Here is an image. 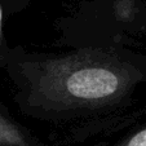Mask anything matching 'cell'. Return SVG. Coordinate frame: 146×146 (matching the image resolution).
Wrapping results in <instances>:
<instances>
[{"label":"cell","mask_w":146,"mask_h":146,"mask_svg":"<svg viewBox=\"0 0 146 146\" xmlns=\"http://www.w3.org/2000/svg\"><path fill=\"white\" fill-rule=\"evenodd\" d=\"M138 71L100 53L56 58L35 72L33 93L38 101L58 108H97L124 96Z\"/></svg>","instance_id":"cell-1"},{"label":"cell","mask_w":146,"mask_h":146,"mask_svg":"<svg viewBox=\"0 0 146 146\" xmlns=\"http://www.w3.org/2000/svg\"><path fill=\"white\" fill-rule=\"evenodd\" d=\"M0 146H30L22 131L3 115H0Z\"/></svg>","instance_id":"cell-2"},{"label":"cell","mask_w":146,"mask_h":146,"mask_svg":"<svg viewBox=\"0 0 146 146\" xmlns=\"http://www.w3.org/2000/svg\"><path fill=\"white\" fill-rule=\"evenodd\" d=\"M116 146H146V127L141 131L136 132L123 142L118 143Z\"/></svg>","instance_id":"cell-3"},{"label":"cell","mask_w":146,"mask_h":146,"mask_svg":"<svg viewBox=\"0 0 146 146\" xmlns=\"http://www.w3.org/2000/svg\"><path fill=\"white\" fill-rule=\"evenodd\" d=\"M0 40H3V12L0 8Z\"/></svg>","instance_id":"cell-4"}]
</instances>
